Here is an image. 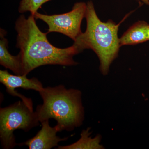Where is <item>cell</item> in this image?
Here are the masks:
<instances>
[{
    "label": "cell",
    "mask_w": 149,
    "mask_h": 149,
    "mask_svg": "<svg viewBox=\"0 0 149 149\" xmlns=\"http://www.w3.org/2000/svg\"><path fill=\"white\" fill-rule=\"evenodd\" d=\"M41 123L42 128L36 136L19 144V146H27L29 149H50L57 146L60 142L68 139V137L61 138L57 136V133L59 130L56 125L54 127H51L49 120H45Z\"/></svg>",
    "instance_id": "cell-7"
},
{
    "label": "cell",
    "mask_w": 149,
    "mask_h": 149,
    "mask_svg": "<svg viewBox=\"0 0 149 149\" xmlns=\"http://www.w3.org/2000/svg\"><path fill=\"white\" fill-rule=\"evenodd\" d=\"M39 93L43 103L37 106L35 112L40 123L53 118L59 132L72 131L83 125L85 109L80 90L60 85L44 88Z\"/></svg>",
    "instance_id": "cell-2"
},
{
    "label": "cell",
    "mask_w": 149,
    "mask_h": 149,
    "mask_svg": "<svg viewBox=\"0 0 149 149\" xmlns=\"http://www.w3.org/2000/svg\"><path fill=\"white\" fill-rule=\"evenodd\" d=\"M36 112L23 101L0 109V139L3 149L16 146L14 131L21 129L28 132L40 124Z\"/></svg>",
    "instance_id": "cell-4"
},
{
    "label": "cell",
    "mask_w": 149,
    "mask_h": 149,
    "mask_svg": "<svg viewBox=\"0 0 149 149\" xmlns=\"http://www.w3.org/2000/svg\"><path fill=\"white\" fill-rule=\"evenodd\" d=\"M126 17L118 24L111 20L103 22L97 15L93 2L87 3V29L77 39L84 49H92L95 53L100 60V70L104 75L109 73L111 65L118 56L121 46L118 32L120 23Z\"/></svg>",
    "instance_id": "cell-3"
},
{
    "label": "cell",
    "mask_w": 149,
    "mask_h": 149,
    "mask_svg": "<svg viewBox=\"0 0 149 149\" xmlns=\"http://www.w3.org/2000/svg\"><path fill=\"white\" fill-rule=\"evenodd\" d=\"M91 128L82 130L80 138L74 143L68 146H58V149H103L104 147L101 144L102 136L97 134L93 138L91 136Z\"/></svg>",
    "instance_id": "cell-10"
},
{
    "label": "cell",
    "mask_w": 149,
    "mask_h": 149,
    "mask_svg": "<svg viewBox=\"0 0 149 149\" xmlns=\"http://www.w3.org/2000/svg\"><path fill=\"white\" fill-rule=\"evenodd\" d=\"M148 25L143 21L133 24L120 38V46L138 45L148 41L147 31Z\"/></svg>",
    "instance_id": "cell-9"
},
{
    "label": "cell",
    "mask_w": 149,
    "mask_h": 149,
    "mask_svg": "<svg viewBox=\"0 0 149 149\" xmlns=\"http://www.w3.org/2000/svg\"><path fill=\"white\" fill-rule=\"evenodd\" d=\"M35 19L32 14L27 18L21 15L15 22L16 47L20 49L22 75H27L42 65H77L73 58L84 50L80 43L75 41L72 46L64 49L54 47L47 40V33L41 32L37 27Z\"/></svg>",
    "instance_id": "cell-1"
},
{
    "label": "cell",
    "mask_w": 149,
    "mask_h": 149,
    "mask_svg": "<svg viewBox=\"0 0 149 149\" xmlns=\"http://www.w3.org/2000/svg\"><path fill=\"white\" fill-rule=\"evenodd\" d=\"M86 8L87 4L78 2L74 4L72 10L66 13L47 15L37 12L34 15L36 19H41L47 24V34L59 32L75 41L83 33L81 24L83 18L85 17Z\"/></svg>",
    "instance_id": "cell-5"
},
{
    "label": "cell",
    "mask_w": 149,
    "mask_h": 149,
    "mask_svg": "<svg viewBox=\"0 0 149 149\" xmlns=\"http://www.w3.org/2000/svg\"><path fill=\"white\" fill-rule=\"evenodd\" d=\"M0 82L5 86L6 91L11 95L19 97L30 107L33 108L31 99L27 98L15 91L16 88L32 90L40 92L44 88L42 84L37 78L28 79L26 75H13L7 70H0Z\"/></svg>",
    "instance_id": "cell-6"
},
{
    "label": "cell",
    "mask_w": 149,
    "mask_h": 149,
    "mask_svg": "<svg viewBox=\"0 0 149 149\" xmlns=\"http://www.w3.org/2000/svg\"><path fill=\"white\" fill-rule=\"evenodd\" d=\"M51 0H21L19 7L18 11L20 13L30 12L34 15L45 3Z\"/></svg>",
    "instance_id": "cell-11"
},
{
    "label": "cell",
    "mask_w": 149,
    "mask_h": 149,
    "mask_svg": "<svg viewBox=\"0 0 149 149\" xmlns=\"http://www.w3.org/2000/svg\"><path fill=\"white\" fill-rule=\"evenodd\" d=\"M147 37H148V41H149V24L147 28Z\"/></svg>",
    "instance_id": "cell-13"
},
{
    "label": "cell",
    "mask_w": 149,
    "mask_h": 149,
    "mask_svg": "<svg viewBox=\"0 0 149 149\" xmlns=\"http://www.w3.org/2000/svg\"><path fill=\"white\" fill-rule=\"evenodd\" d=\"M139 1H142V2L146 3V4L149 5V0H139Z\"/></svg>",
    "instance_id": "cell-12"
},
{
    "label": "cell",
    "mask_w": 149,
    "mask_h": 149,
    "mask_svg": "<svg viewBox=\"0 0 149 149\" xmlns=\"http://www.w3.org/2000/svg\"><path fill=\"white\" fill-rule=\"evenodd\" d=\"M5 30L1 28L0 31V64L12 70L17 75H22V66L21 57L12 55L8 50V41L5 37Z\"/></svg>",
    "instance_id": "cell-8"
}]
</instances>
